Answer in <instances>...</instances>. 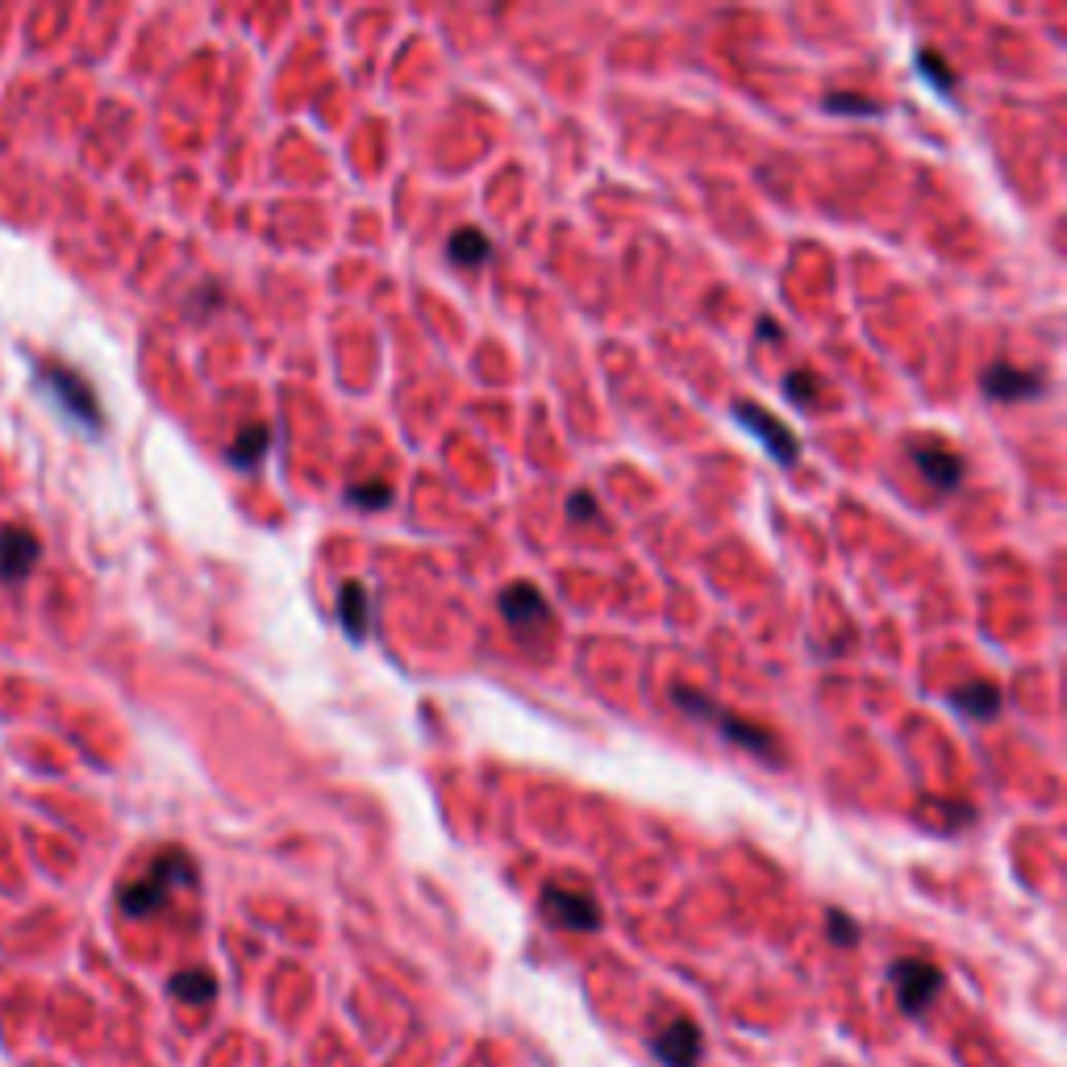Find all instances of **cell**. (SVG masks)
Masks as SVG:
<instances>
[{"label": "cell", "mask_w": 1067, "mask_h": 1067, "mask_svg": "<svg viewBox=\"0 0 1067 1067\" xmlns=\"http://www.w3.org/2000/svg\"><path fill=\"white\" fill-rule=\"evenodd\" d=\"M830 939H838L843 946L859 939V930H855V922H847V913H830Z\"/></svg>", "instance_id": "obj_22"}, {"label": "cell", "mask_w": 1067, "mask_h": 1067, "mask_svg": "<svg viewBox=\"0 0 1067 1067\" xmlns=\"http://www.w3.org/2000/svg\"><path fill=\"white\" fill-rule=\"evenodd\" d=\"M918 67H922V75L930 80V84H939L942 96H951L955 80H951V72H946V63H942L939 51H918Z\"/></svg>", "instance_id": "obj_19"}, {"label": "cell", "mask_w": 1067, "mask_h": 1067, "mask_svg": "<svg viewBox=\"0 0 1067 1067\" xmlns=\"http://www.w3.org/2000/svg\"><path fill=\"white\" fill-rule=\"evenodd\" d=\"M784 393H788L796 405L817 409V400H822V380H817L814 372H793V376H784Z\"/></svg>", "instance_id": "obj_17"}, {"label": "cell", "mask_w": 1067, "mask_h": 1067, "mask_svg": "<svg viewBox=\"0 0 1067 1067\" xmlns=\"http://www.w3.org/2000/svg\"><path fill=\"white\" fill-rule=\"evenodd\" d=\"M346 501L359 509H388V501H393V489L384 484V480H372V484H351L346 489Z\"/></svg>", "instance_id": "obj_18"}, {"label": "cell", "mask_w": 1067, "mask_h": 1067, "mask_svg": "<svg viewBox=\"0 0 1067 1067\" xmlns=\"http://www.w3.org/2000/svg\"><path fill=\"white\" fill-rule=\"evenodd\" d=\"M496 609H501V617H505L513 630H530V626H546V621H551V605H546V597L534 584H509V588H501Z\"/></svg>", "instance_id": "obj_8"}, {"label": "cell", "mask_w": 1067, "mask_h": 1067, "mask_svg": "<svg viewBox=\"0 0 1067 1067\" xmlns=\"http://www.w3.org/2000/svg\"><path fill=\"white\" fill-rule=\"evenodd\" d=\"M180 885H197V868H192V859H188L184 850H164V855L150 864L146 876L129 880V885L117 892V904H122L126 918H150L155 909H164L167 892Z\"/></svg>", "instance_id": "obj_1"}, {"label": "cell", "mask_w": 1067, "mask_h": 1067, "mask_svg": "<svg viewBox=\"0 0 1067 1067\" xmlns=\"http://www.w3.org/2000/svg\"><path fill=\"white\" fill-rule=\"evenodd\" d=\"M655 1055L668 1067H697V1059H701V1031L692 1022H684V1017H676V1022H668V1031L655 1038Z\"/></svg>", "instance_id": "obj_9"}, {"label": "cell", "mask_w": 1067, "mask_h": 1067, "mask_svg": "<svg viewBox=\"0 0 1067 1067\" xmlns=\"http://www.w3.org/2000/svg\"><path fill=\"white\" fill-rule=\"evenodd\" d=\"M447 254H451V263H459V268H484L492 259V242L475 226H463V230H454L451 242H447Z\"/></svg>", "instance_id": "obj_14"}, {"label": "cell", "mask_w": 1067, "mask_h": 1067, "mask_svg": "<svg viewBox=\"0 0 1067 1067\" xmlns=\"http://www.w3.org/2000/svg\"><path fill=\"white\" fill-rule=\"evenodd\" d=\"M543 909L546 918L555 925H567V930H597L600 925V909L593 897H584V892H572V888H559L551 885L543 892Z\"/></svg>", "instance_id": "obj_7"}, {"label": "cell", "mask_w": 1067, "mask_h": 1067, "mask_svg": "<svg viewBox=\"0 0 1067 1067\" xmlns=\"http://www.w3.org/2000/svg\"><path fill=\"white\" fill-rule=\"evenodd\" d=\"M567 517H572V522H597L600 509L593 505V496H588V492H576V496L567 501Z\"/></svg>", "instance_id": "obj_21"}, {"label": "cell", "mask_w": 1067, "mask_h": 1067, "mask_svg": "<svg viewBox=\"0 0 1067 1067\" xmlns=\"http://www.w3.org/2000/svg\"><path fill=\"white\" fill-rule=\"evenodd\" d=\"M826 109H830V113H855V117H868V113H880V105H871L868 96H859V92H830V96H826Z\"/></svg>", "instance_id": "obj_20"}, {"label": "cell", "mask_w": 1067, "mask_h": 1067, "mask_svg": "<svg viewBox=\"0 0 1067 1067\" xmlns=\"http://www.w3.org/2000/svg\"><path fill=\"white\" fill-rule=\"evenodd\" d=\"M888 980H892V988H897L901 1010L918 1017V1013L930 1005V996L939 993L942 972L934 963H922V959H897V963L888 967Z\"/></svg>", "instance_id": "obj_4"}, {"label": "cell", "mask_w": 1067, "mask_h": 1067, "mask_svg": "<svg viewBox=\"0 0 1067 1067\" xmlns=\"http://www.w3.org/2000/svg\"><path fill=\"white\" fill-rule=\"evenodd\" d=\"M268 447H272V430L268 426H247L242 435H238V442L226 451V459L234 463V468H254L263 454H268Z\"/></svg>", "instance_id": "obj_15"}, {"label": "cell", "mask_w": 1067, "mask_h": 1067, "mask_svg": "<svg viewBox=\"0 0 1067 1067\" xmlns=\"http://www.w3.org/2000/svg\"><path fill=\"white\" fill-rule=\"evenodd\" d=\"M338 617H343L346 638H367V626H372V597L363 588L359 579H346L343 593H338Z\"/></svg>", "instance_id": "obj_13"}, {"label": "cell", "mask_w": 1067, "mask_h": 1067, "mask_svg": "<svg viewBox=\"0 0 1067 1067\" xmlns=\"http://www.w3.org/2000/svg\"><path fill=\"white\" fill-rule=\"evenodd\" d=\"M909 454H913L918 471H922L925 480H930L939 492L959 489V480H963V459H959V451L951 447V442H942V438H918V442H909Z\"/></svg>", "instance_id": "obj_6"}, {"label": "cell", "mask_w": 1067, "mask_h": 1067, "mask_svg": "<svg viewBox=\"0 0 1067 1067\" xmlns=\"http://www.w3.org/2000/svg\"><path fill=\"white\" fill-rule=\"evenodd\" d=\"M38 380L51 388V397H55L80 426H88V430H101V426H105V414H101V405H96V393H92V384L84 380L80 372L63 367V363H42V367H38Z\"/></svg>", "instance_id": "obj_3"}, {"label": "cell", "mask_w": 1067, "mask_h": 1067, "mask_svg": "<svg viewBox=\"0 0 1067 1067\" xmlns=\"http://www.w3.org/2000/svg\"><path fill=\"white\" fill-rule=\"evenodd\" d=\"M984 397L988 400H1026L1034 393H1043V376L1034 372H1022V367H1010V363H996L984 372Z\"/></svg>", "instance_id": "obj_11"}, {"label": "cell", "mask_w": 1067, "mask_h": 1067, "mask_svg": "<svg viewBox=\"0 0 1067 1067\" xmlns=\"http://www.w3.org/2000/svg\"><path fill=\"white\" fill-rule=\"evenodd\" d=\"M42 546L30 530H0V579H25L34 572Z\"/></svg>", "instance_id": "obj_10"}, {"label": "cell", "mask_w": 1067, "mask_h": 1067, "mask_svg": "<svg viewBox=\"0 0 1067 1067\" xmlns=\"http://www.w3.org/2000/svg\"><path fill=\"white\" fill-rule=\"evenodd\" d=\"M951 705H955V713L972 718V722H993L1001 713V688L993 680H967V684H959L951 692Z\"/></svg>", "instance_id": "obj_12"}, {"label": "cell", "mask_w": 1067, "mask_h": 1067, "mask_svg": "<svg viewBox=\"0 0 1067 1067\" xmlns=\"http://www.w3.org/2000/svg\"><path fill=\"white\" fill-rule=\"evenodd\" d=\"M760 338H772V343H776V338H780L776 322H767V317H763V322H760Z\"/></svg>", "instance_id": "obj_23"}, {"label": "cell", "mask_w": 1067, "mask_h": 1067, "mask_svg": "<svg viewBox=\"0 0 1067 1067\" xmlns=\"http://www.w3.org/2000/svg\"><path fill=\"white\" fill-rule=\"evenodd\" d=\"M171 993L180 996V1001H188V1005H209V1001L218 996V980L209 976V972H200V967L176 972V976H171Z\"/></svg>", "instance_id": "obj_16"}, {"label": "cell", "mask_w": 1067, "mask_h": 1067, "mask_svg": "<svg viewBox=\"0 0 1067 1067\" xmlns=\"http://www.w3.org/2000/svg\"><path fill=\"white\" fill-rule=\"evenodd\" d=\"M734 417H739L742 426L751 430V435L760 438L763 447H767V454L776 459V463H784V468H793L796 454H801V442H796V435L780 421V417H772L767 409H760V405H751V400H742V405H734Z\"/></svg>", "instance_id": "obj_5"}, {"label": "cell", "mask_w": 1067, "mask_h": 1067, "mask_svg": "<svg viewBox=\"0 0 1067 1067\" xmlns=\"http://www.w3.org/2000/svg\"><path fill=\"white\" fill-rule=\"evenodd\" d=\"M671 701H676V709H684L688 718H705V722H713L718 730H722V739H730L734 746H742V751H751V755H776V739H772L763 725L746 722V718H739V713L718 709L705 692L676 684L671 688Z\"/></svg>", "instance_id": "obj_2"}]
</instances>
